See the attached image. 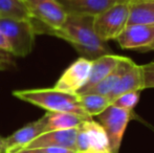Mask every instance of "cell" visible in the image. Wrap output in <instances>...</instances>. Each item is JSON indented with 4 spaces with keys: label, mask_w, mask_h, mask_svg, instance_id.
Listing matches in <instances>:
<instances>
[{
    "label": "cell",
    "mask_w": 154,
    "mask_h": 153,
    "mask_svg": "<svg viewBox=\"0 0 154 153\" xmlns=\"http://www.w3.org/2000/svg\"><path fill=\"white\" fill-rule=\"evenodd\" d=\"M66 11L67 15H83L94 17L107 10L116 0H57Z\"/></svg>",
    "instance_id": "4fadbf2b"
},
{
    "label": "cell",
    "mask_w": 154,
    "mask_h": 153,
    "mask_svg": "<svg viewBox=\"0 0 154 153\" xmlns=\"http://www.w3.org/2000/svg\"><path fill=\"white\" fill-rule=\"evenodd\" d=\"M45 132V126L43 118L29 123L18 129L10 136L4 139V146H5V153H14L20 149L25 148L36 137Z\"/></svg>",
    "instance_id": "8fae6325"
},
{
    "label": "cell",
    "mask_w": 154,
    "mask_h": 153,
    "mask_svg": "<svg viewBox=\"0 0 154 153\" xmlns=\"http://www.w3.org/2000/svg\"><path fill=\"white\" fill-rule=\"evenodd\" d=\"M129 2L119 1L93 17V27L97 37L107 43L116 40L128 25Z\"/></svg>",
    "instance_id": "5b68a950"
},
{
    "label": "cell",
    "mask_w": 154,
    "mask_h": 153,
    "mask_svg": "<svg viewBox=\"0 0 154 153\" xmlns=\"http://www.w3.org/2000/svg\"><path fill=\"white\" fill-rule=\"evenodd\" d=\"M79 99L82 108L90 118L99 115L111 105V102L107 96H102L97 93L79 94Z\"/></svg>",
    "instance_id": "ac0fdd59"
},
{
    "label": "cell",
    "mask_w": 154,
    "mask_h": 153,
    "mask_svg": "<svg viewBox=\"0 0 154 153\" xmlns=\"http://www.w3.org/2000/svg\"><path fill=\"white\" fill-rule=\"evenodd\" d=\"M0 31L8 41L13 56L26 57L32 53L36 32L31 19L0 18Z\"/></svg>",
    "instance_id": "277c9868"
},
{
    "label": "cell",
    "mask_w": 154,
    "mask_h": 153,
    "mask_svg": "<svg viewBox=\"0 0 154 153\" xmlns=\"http://www.w3.org/2000/svg\"><path fill=\"white\" fill-rule=\"evenodd\" d=\"M122 56L113 55V54H106L97 59L92 60L91 70H90V76L88 79V82L86 85L78 92V94H81L101 82L104 78H106L112 70L116 68V66L119 64Z\"/></svg>",
    "instance_id": "5bb4252c"
},
{
    "label": "cell",
    "mask_w": 154,
    "mask_h": 153,
    "mask_svg": "<svg viewBox=\"0 0 154 153\" xmlns=\"http://www.w3.org/2000/svg\"><path fill=\"white\" fill-rule=\"evenodd\" d=\"M140 51H142V53H148V51H154V42H153L151 45H149V46H147V47H145V48H143Z\"/></svg>",
    "instance_id": "603a6c76"
},
{
    "label": "cell",
    "mask_w": 154,
    "mask_h": 153,
    "mask_svg": "<svg viewBox=\"0 0 154 153\" xmlns=\"http://www.w3.org/2000/svg\"><path fill=\"white\" fill-rule=\"evenodd\" d=\"M78 128L67 129V130L47 131L32 141L23 149H34V148L44 147H63L67 149L75 150V139H77Z\"/></svg>",
    "instance_id": "30bf717a"
},
{
    "label": "cell",
    "mask_w": 154,
    "mask_h": 153,
    "mask_svg": "<svg viewBox=\"0 0 154 153\" xmlns=\"http://www.w3.org/2000/svg\"><path fill=\"white\" fill-rule=\"evenodd\" d=\"M31 15L32 26L38 34L53 35L64 24L67 18L66 11L57 0H22Z\"/></svg>",
    "instance_id": "3957f363"
},
{
    "label": "cell",
    "mask_w": 154,
    "mask_h": 153,
    "mask_svg": "<svg viewBox=\"0 0 154 153\" xmlns=\"http://www.w3.org/2000/svg\"><path fill=\"white\" fill-rule=\"evenodd\" d=\"M131 62L132 60L129 59V58L122 57L120 62H119V64L116 66V68L107 77L104 78L101 82L95 84L94 86H92L91 88L86 90L83 93H97V94H102V96H108L112 91L114 86L116 85V83L121 79V77L123 76L124 72H126V69H127V67L129 66V64Z\"/></svg>",
    "instance_id": "2e32d148"
},
{
    "label": "cell",
    "mask_w": 154,
    "mask_h": 153,
    "mask_svg": "<svg viewBox=\"0 0 154 153\" xmlns=\"http://www.w3.org/2000/svg\"><path fill=\"white\" fill-rule=\"evenodd\" d=\"M140 91H131V92H126L121 96H119L116 99L112 101L111 105L116 107H119L124 110L132 111L134 107L137 105L138 101H140Z\"/></svg>",
    "instance_id": "ffe728a7"
},
{
    "label": "cell",
    "mask_w": 154,
    "mask_h": 153,
    "mask_svg": "<svg viewBox=\"0 0 154 153\" xmlns=\"http://www.w3.org/2000/svg\"><path fill=\"white\" fill-rule=\"evenodd\" d=\"M51 36L67 41L82 57L89 60H94L111 51L107 43L97 37L91 16L67 15L64 24Z\"/></svg>",
    "instance_id": "6da1fadb"
},
{
    "label": "cell",
    "mask_w": 154,
    "mask_h": 153,
    "mask_svg": "<svg viewBox=\"0 0 154 153\" xmlns=\"http://www.w3.org/2000/svg\"><path fill=\"white\" fill-rule=\"evenodd\" d=\"M134 1H149V2H154V0H132L129 2H134Z\"/></svg>",
    "instance_id": "d4e9b609"
},
{
    "label": "cell",
    "mask_w": 154,
    "mask_h": 153,
    "mask_svg": "<svg viewBox=\"0 0 154 153\" xmlns=\"http://www.w3.org/2000/svg\"><path fill=\"white\" fill-rule=\"evenodd\" d=\"M0 153H5V146H4V139L0 137Z\"/></svg>",
    "instance_id": "cb8c5ba5"
},
{
    "label": "cell",
    "mask_w": 154,
    "mask_h": 153,
    "mask_svg": "<svg viewBox=\"0 0 154 153\" xmlns=\"http://www.w3.org/2000/svg\"><path fill=\"white\" fill-rule=\"evenodd\" d=\"M133 24H154V2H129L128 25Z\"/></svg>",
    "instance_id": "e0dca14e"
},
{
    "label": "cell",
    "mask_w": 154,
    "mask_h": 153,
    "mask_svg": "<svg viewBox=\"0 0 154 153\" xmlns=\"http://www.w3.org/2000/svg\"><path fill=\"white\" fill-rule=\"evenodd\" d=\"M44 121L45 132L54 130H67L78 128L84 120L87 118L68 112H49L42 116Z\"/></svg>",
    "instance_id": "9a60e30c"
},
{
    "label": "cell",
    "mask_w": 154,
    "mask_h": 153,
    "mask_svg": "<svg viewBox=\"0 0 154 153\" xmlns=\"http://www.w3.org/2000/svg\"><path fill=\"white\" fill-rule=\"evenodd\" d=\"M119 45L124 49L140 51L154 42V24L127 25L116 39Z\"/></svg>",
    "instance_id": "9c48e42d"
},
{
    "label": "cell",
    "mask_w": 154,
    "mask_h": 153,
    "mask_svg": "<svg viewBox=\"0 0 154 153\" xmlns=\"http://www.w3.org/2000/svg\"><path fill=\"white\" fill-rule=\"evenodd\" d=\"M140 66L144 79V88H154V62Z\"/></svg>",
    "instance_id": "44dd1931"
},
{
    "label": "cell",
    "mask_w": 154,
    "mask_h": 153,
    "mask_svg": "<svg viewBox=\"0 0 154 153\" xmlns=\"http://www.w3.org/2000/svg\"><path fill=\"white\" fill-rule=\"evenodd\" d=\"M14 153H45L41 148H34V149H20Z\"/></svg>",
    "instance_id": "7402d4cb"
},
{
    "label": "cell",
    "mask_w": 154,
    "mask_h": 153,
    "mask_svg": "<svg viewBox=\"0 0 154 153\" xmlns=\"http://www.w3.org/2000/svg\"><path fill=\"white\" fill-rule=\"evenodd\" d=\"M97 116L107 134L111 153H119L126 128L131 118V111L110 105Z\"/></svg>",
    "instance_id": "52a82bcc"
},
{
    "label": "cell",
    "mask_w": 154,
    "mask_h": 153,
    "mask_svg": "<svg viewBox=\"0 0 154 153\" xmlns=\"http://www.w3.org/2000/svg\"><path fill=\"white\" fill-rule=\"evenodd\" d=\"M116 1H127V2H129V1H132V0H116Z\"/></svg>",
    "instance_id": "484cf974"
},
{
    "label": "cell",
    "mask_w": 154,
    "mask_h": 153,
    "mask_svg": "<svg viewBox=\"0 0 154 153\" xmlns=\"http://www.w3.org/2000/svg\"><path fill=\"white\" fill-rule=\"evenodd\" d=\"M92 60L80 57L65 69L54 88L69 93H78L88 82Z\"/></svg>",
    "instance_id": "ba28073f"
},
{
    "label": "cell",
    "mask_w": 154,
    "mask_h": 153,
    "mask_svg": "<svg viewBox=\"0 0 154 153\" xmlns=\"http://www.w3.org/2000/svg\"><path fill=\"white\" fill-rule=\"evenodd\" d=\"M13 96L49 112H68L85 118H90L82 108L78 93L64 92L53 87L15 90Z\"/></svg>",
    "instance_id": "7a4b0ae2"
},
{
    "label": "cell",
    "mask_w": 154,
    "mask_h": 153,
    "mask_svg": "<svg viewBox=\"0 0 154 153\" xmlns=\"http://www.w3.org/2000/svg\"><path fill=\"white\" fill-rule=\"evenodd\" d=\"M144 88V79H143V72L142 66L135 64L133 61L129 64L126 72L123 74L121 79L114 86L112 91L108 94V99L110 102L114 99H116L119 96L126 92L131 91H142Z\"/></svg>",
    "instance_id": "7c38bea8"
},
{
    "label": "cell",
    "mask_w": 154,
    "mask_h": 153,
    "mask_svg": "<svg viewBox=\"0 0 154 153\" xmlns=\"http://www.w3.org/2000/svg\"><path fill=\"white\" fill-rule=\"evenodd\" d=\"M75 150L77 153H111L105 130L92 118L84 120L78 127Z\"/></svg>",
    "instance_id": "8992f818"
},
{
    "label": "cell",
    "mask_w": 154,
    "mask_h": 153,
    "mask_svg": "<svg viewBox=\"0 0 154 153\" xmlns=\"http://www.w3.org/2000/svg\"><path fill=\"white\" fill-rule=\"evenodd\" d=\"M0 18L31 19V15L22 0H0Z\"/></svg>",
    "instance_id": "d6986e66"
}]
</instances>
